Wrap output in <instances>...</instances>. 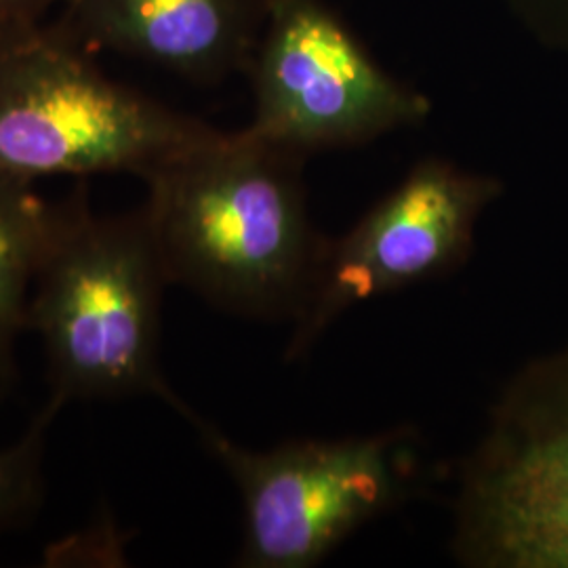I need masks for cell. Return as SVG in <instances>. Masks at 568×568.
Wrapping results in <instances>:
<instances>
[{
	"label": "cell",
	"mask_w": 568,
	"mask_h": 568,
	"mask_svg": "<svg viewBox=\"0 0 568 568\" xmlns=\"http://www.w3.org/2000/svg\"><path fill=\"white\" fill-rule=\"evenodd\" d=\"M166 284L143 204L95 215L79 183L61 201L60 225L28 302V331L44 347L49 398L68 406L150 396L194 424L199 415L161 368Z\"/></svg>",
	"instance_id": "2"
},
{
	"label": "cell",
	"mask_w": 568,
	"mask_h": 568,
	"mask_svg": "<svg viewBox=\"0 0 568 568\" xmlns=\"http://www.w3.org/2000/svg\"><path fill=\"white\" fill-rule=\"evenodd\" d=\"M61 203L42 201L34 182L0 171V392L18 379V342L28 302L60 225Z\"/></svg>",
	"instance_id": "9"
},
{
	"label": "cell",
	"mask_w": 568,
	"mask_h": 568,
	"mask_svg": "<svg viewBox=\"0 0 568 568\" xmlns=\"http://www.w3.org/2000/svg\"><path fill=\"white\" fill-rule=\"evenodd\" d=\"M63 408L60 400L47 398L20 438L0 448V541L28 527L41 511L49 429Z\"/></svg>",
	"instance_id": "10"
},
{
	"label": "cell",
	"mask_w": 568,
	"mask_h": 568,
	"mask_svg": "<svg viewBox=\"0 0 568 568\" xmlns=\"http://www.w3.org/2000/svg\"><path fill=\"white\" fill-rule=\"evenodd\" d=\"M304 154L246 129L145 180L143 203L169 284L230 314L295 323L325 253L310 222Z\"/></svg>",
	"instance_id": "1"
},
{
	"label": "cell",
	"mask_w": 568,
	"mask_h": 568,
	"mask_svg": "<svg viewBox=\"0 0 568 568\" xmlns=\"http://www.w3.org/2000/svg\"><path fill=\"white\" fill-rule=\"evenodd\" d=\"M60 23L87 47L154 63L199 84L248 72L267 0H58Z\"/></svg>",
	"instance_id": "8"
},
{
	"label": "cell",
	"mask_w": 568,
	"mask_h": 568,
	"mask_svg": "<svg viewBox=\"0 0 568 568\" xmlns=\"http://www.w3.org/2000/svg\"><path fill=\"white\" fill-rule=\"evenodd\" d=\"M53 4L58 0H0V34L39 26Z\"/></svg>",
	"instance_id": "12"
},
{
	"label": "cell",
	"mask_w": 568,
	"mask_h": 568,
	"mask_svg": "<svg viewBox=\"0 0 568 568\" xmlns=\"http://www.w3.org/2000/svg\"><path fill=\"white\" fill-rule=\"evenodd\" d=\"M508 4L539 41L568 55V0H508Z\"/></svg>",
	"instance_id": "11"
},
{
	"label": "cell",
	"mask_w": 568,
	"mask_h": 568,
	"mask_svg": "<svg viewBox=\"0 0 568 568\" xmlns=\"http://www.w3.org/2000/svg\"><path fill=\"white\" fill-rule=\"evenodd\" d=\"M450 549L471 568H568V342L528 361L457 471Z\"/></svg>",
	"instance_id": "4"
},
{
	"label": "cell",
	"mask_w": 568,
	"mask_h": 568,
	"mask_svg": "<svg viewBox=\"0 0 568 568\" xmlns=\"http://www.w3.org/2000/svg\"><path fill=\"white\" fill-rule=\"evenodd\" d=\"M192 426L243 499L239 567H316L352 532L405 497L406 427L253 450L203 417Z\"/></svg>",
	"instance_id": "5"
},
{
	"label": "cell",
	"mask_w": 568,
	"mask_h": 568,
	"mask_svg": "<svg viewBox=\"0 0 568 568\" xmlns=\"http://www.w3.org/2000/svg\"><path fill=\"white\" fill-rule=\"evenodd\" d=\"M501 194L497 178L445 159L415 164L349 232L326 241L284 358L307 356L349 307L459 270L471 255L480 215Z\"/></svg>",
	"instance_id": "7"
},
{
	"label": "cell",
	"mask_w": 568,
	"mask_h": 568,
	"mask_svg": "<svg viewBox=\"0 0 568 568\" xmlns=\"http://www.w3.org/2000/svg\"><path fill=\"white\" fill-rule=\"evenodd\" d=\"M222 131L110 79L60 23L0 34V171L143 182Z\"/></svg>",
	"instance_id": "3"
},
{
	"label": "cell",
	"mask_w": 568,
	"mask_h": 568,
	"mask_svg": "<svg viewBox=\"0 0 568 568\" xmlns=\"http://www.w3.org/2000/svg\"><path fill=\"white\" fill-rule=\"evenodd\" d=\"M246 74L244 129L304 156L365 145L432 114L429 98L389 74L325 0H267Z\"/></svg>",
	"instance_id": "6"
}]
</instances>
